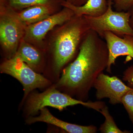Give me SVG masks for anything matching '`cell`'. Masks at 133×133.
<instances>
[{
  "instance_id": "15",
  "label": "cell",
  "mask_w": 133,
  "mask_h": 133,
  "mask_svg": "<svg viewBox=\"0 0 133 133\" xmlns=\"http://www.w3.org/2000/svg\"><path fill=\"white\" fill-rule=\"evenodd\" d=\"M10 6L16 9L28 8L36 5H49L53 0H8Z\"/></svg>"
},
{
  "instance_id": "11",
  "label": "cell",
  "mask_w": 133,
  "mask_h": 133,
  "mask_svg": "<svg viewBox=\"0 0 133 133\" xmlns=\"http://www.w3.org/2000/svg\"><path fill=\"white\" fill-rule=\"evenodd\" d=\"M108 0H88L84 5L77 6L65 1L62 5L73 11L77 16L95 17L103 14L108 8Z\"/></svg>"
},
{
  "instance_id": "12",
  "label": "cell",
  "mask_w": 133,
  "mask_h": 133,
  "mask_svg": "<svg viewBox=\"0 0 133 133\" xmlns=\"http://www.w3.org/2000/svg\"><path fill=\"white\" fill-rule=\"evenodd\" d=\"M48 5H36L27 8L18 15L21 21L26 24L36 23L49 16Z\"/></svg>"
},
{
  "instance_id": "4",
  "label": "cell",
  "mask_w": 133,
  "mask_h": 133,
  "mask_svg": "<svg viewBox=\"0 0 133 133\" xmlns=\"http://www.w3.org/2000/svg\"><path fill=\"white\" fill-rule=\"evenodd\" d=\"M108 3L107 10L101 15L84 16L90 29L95 31L102 38L107 31L120 37L126 35L133 36V28L129 23L130 12L115 11L112 9L114 3L110 0H108Z\"/></svg>"
},
{
  "instance_id": "9",
  "label": "cell",
  "mask_w": 133,
  "mask_h": 133,
  "mask_svg": "<svg viewBox=\"0 0 133 133\" xmlns=\"http://www.w3.org/2000/svg\"><path fill=\"white\" fill-rule=\"evenodd\" d=\"M21 35V29L16 20L8 16L1 19L0 41L8 52H15Z\"/></svg>"
},
{
  "instance_id": "17",
  "label": "cell",
  "mask_w": 133,
  "mask_h": 133,
  "mask_svg": "<svg viewBox=\"0 0 133 133\" xmlns=\"http://www.w3.org/2000/svg\"><path fill=\"white\" fill-rule=\"evenodd\" d=\"M133 5V0H117L113 3L116 11H128Z\"/></svg>"
},
{
  "instance_id": "2",
  "label": "cell",
  "mask_w": 133,
  "mask_h": 133,
  "mask_svg": "<svg viewBox=\"0 0 133 133\" xmlns=\"http://www.w3.org/2000/svg\"><path fill=\"white\" fill-rule=\"evenodd\" d=\"M90 28L84 16L75 15L66 22L55 42V71L61 69L74 58Z\"/></svg>"
},
{
  "instance_id": "21",
  "label": "cell",
  "mask_w": 133,
  "mask_h": 133,
  "mask_svg": "<svg viewBox=\"0 0 133 133\" xmlns=\"http://www.w3.org/2000/svg\"><path fill=\"white\" fill-rule=\"evenodd\" d=\"M110 1H111L112 2L114 3L115 2H116L117 0H110Z\"/></svg>"
},
{
  "instance_id": "1",
  "label": "cell",
  "mask_w": 133,
  "mask_h": 133,
  "mask_svg": "<svg viewBox=\"0 0 133 133\" xmlns=\"http://www.w3.org/2000/svg\"><path fill=\"white\" fill-rule=\"evenodd\" d=\"M108 59L105 41L90 29L76 59L63 70L58 87L71 96L75 95L80 100H87L98 76L107 69Z\"/></svg>"
},
{
  "instance_id": "19",
  "label": "cell",
  "mask_w": 133,
  "mask_h": 133,
  "mask_svg": "<svg viewBox=\"0 0 133 133\" xmlns=\"http://www.w3.org/2000/svg\"><path fill=\"white\" fill-rule=\"evenodd\" d=\"M88 1V0H66V2L74 6H80L85 4Z\"/></svg>"
},
{
  "instance_id": "3",
  "label": "cell",
  "mask_w": 133,
  "mask_h": 133,
  "mask_svg": "<svg viewBox=\"0 0 133 133\" xmlns=\"http://www.w3.org/2000/svg\"><path fill=\"white\" fill-rule=\"evenodd\" d=\"M78 104L99 112L105 105L104 102L101 101L86 102L75 99L69 94L63 93L55 87H52L42 93L30 95L27 101L26 109L29 115H34L46 107L54 108L61 111L68 107Z\"/></svg>"
},
{
  "instance_id": "13",
  "label": "cell",
  "mask_w": 133,
  "mask_h": 133,
  "mask_svg": "<svg viewBox=\"0 0 133 133\" xmlns=\"http://www.w3.org/2000/svg\"><path fill=\"white\" fill-rule=\"evenodd\" d=\"M15 55L20 58L34 70L37 69L41 63V56L40 52L26 43H22Z\"/></svg>"
},
{
  "instance_id": "10",
  "label": "cell",
  "mask_w": 133,
  "mask_h": 133,
  "mask_svg": "<svg viewBox=\"0 0 133 133\" xmlns=\"http://www.w3.org/2000/svg\"><path fill=\"white\" fill-rule=\"evenodd\" d=\"M41 114L36 117H30L26 122L32 124L38 122H45L58 127L70 133H95L97 129L93 125L81 126L71 124L59 119L53 116L46 108L40 110Z\"/></svg>"
},
{
  "instance_id": "14",
  "label": "cell",
  "mask_w": 133,
  "mask_h": 133,
  "mask_svg": "<svg viewBox=\"0 0 133 133\" xmlns=\"http://www.w3.org/2000/svg\"><path fill=\"white\" fill-rule=\"evenodd\" d=\"M99 112L105 118L104 122L101 126L99 128L101 133H129V131H121L117 127L114 120L109 114L108 108L105 105L102 107Z\"/></svg>"
},
{
  "instance_id": "18",
  "label": "cell",
  "mask_w": 133,
  "mask_h": 133,
  "mask_svg": "<svg viewBox=\"0 0 133 133\" xmlns=\"http://www.w3.org/2000/svg\"><path fill=\"white\" fill-rule=\"evenodd\" d=\"M123 79L128 82L129 87L133 88V66L128 67L124 71Z\"/></svg>"
},
{
  "instance_id": "6",
  "label": "cell",
  "mask_w": 133,
  "mask_h": 133,
  "mask_svg": "<svg viewBox=\"0 0 133 133\" xmlns=\"http://www.w3.org/2000/svg\"><path fill=\"white\" fill-rule=\"evenodd\" d=\"M98 99L108 98L112 104L121 103L124 95L132 88L127 86L116 76L110 77L103 72L99 74L94 84Z\"/></svg>"
},
{
  "instance_id": "8",
  "label": "cell",
  "mask_w": 133,
  "mask_h": 133,
  "mask_svg": "<svg viewBox=\"0 0 133 133\" xmlns=\"http://www.w3.org/2000/svg\"><path fill=\"white\" fill-rule=\"evenodd\" d=\"M74 16L72 10L65 7L58 14L49 16L41 21L30 25L27 29L26 35L32 40L41 41L44 38L48 31L54 27L67 22Z\"/></svg>"
},
{
  "instance_id": "16",
  "label": "cell",
  "mask_w": 133,
  "mask_h": 133,
  "mask_svg": "<svg viewBox=\"0 0 133 133\" xmlns=\"http://www.w3.org/2000/svg\"><path fill=\"white\" fill-rule=\"evenodd\" d=\"M121 103L124 105L128 113L129 118L133 124V88L122 97Z\"/></svg>"
},
{
  "instance_id": "7",
  "label": "cell",
  "mask_w": 133,
  "mask_h": 133,
  "mask_svg": "<svg viewBox=\"0 0 133 133\" xmlns=\"http://www.w3.org/2000/svg\"><path fill=\"white\" fill-rule=\"evenodd\" d=\"M107 44L109 59L107 71L111 73V66L116 58L121 56H127L133 59V36L126 35L119 36L109 31L104 34L103 37Z\"/></svg>"
},
{
  "instance_id": "20",
  "label": "cell",
  "mask_w": 133,
  "mask_h": 133,
  "mask_svg": "<svg viewBox=\"0 0 133 133\" xmlns=\"http://www.w3.org/2000/svg\"><path fill=\"white\" fill-rule=\"evenodd\" d=\"M128 11L131 14L129 23H130V25H131V27L133 28V5L129 9Z\"/></svg>"
},
{
  "instance_id": "5",
  "label": "cell",
  "mask_w": 133,
  "mask_h": 133,
  "mask_svg": "<svg viewBox=\"0 0 133 133\" xmlns=\"http://www.w3.org/2000/svg\"><path fill=\"white\" fill-rule=\"evenodd\" d=\"M1 72L12 76L21 83L24 88V98L33 90L46 87L51 83L15 55L3 63Z\"/></svg>"
}]
</instances>
